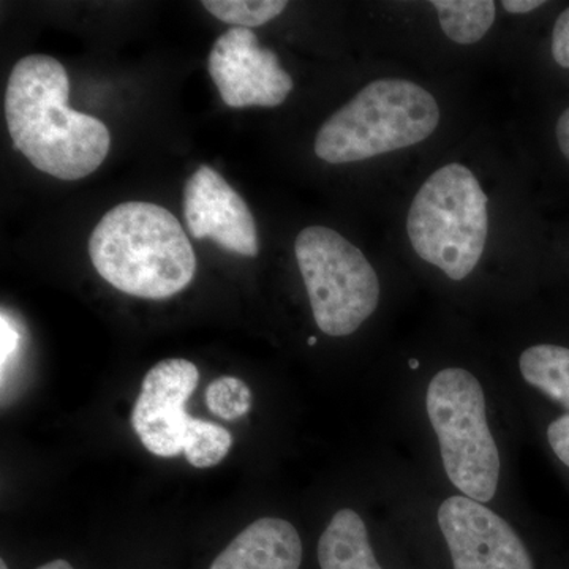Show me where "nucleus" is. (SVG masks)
<instances>
[{
    "instance_id": "nucleus-1",
    "label": "nucleus",
    "mask_w": 569,
    "mask_h": 569,
    "mask_svg": "<svg viewBox=\"0 0 569 569\" xmlns=\"http://www.w3.org/2000/svg\"><path fill=\"white\" fill-rule=\"evenodd\" d=\"M66 67L51 56H26L11 70L7 127L14 149L39 171L78 181L107 159L111 133L93 116L71 110Z\"/></svg>"
},
{
    "instance_id": "nucleus-2",
    "label": "nucleus",
    "mask_w": 569,
    "mask_h": 569,
    "mask_svg": "<svg viewBox=\"0 0 569 569\" xmlns=\"http://www.w3.org/2000/svg\"><path fill=\"white\" fill-rule=\"evenodd\" d=\"M100 276L122 293L167 299L197 272V257L181 222L159 204L129 201L104 213L89 239Z\"/></svg>"
},
{
    "instance_id": "nucleus-3",
    "label": "nucleus",
    "mask_w": 569,
    "mask_h": 569,
    "mask_svg": "<svg viewBox=\"0 0 569 569\" xmlns=\"http://www.w3.org/2000/svg\"><path fill=\"white\" fill-rule=\"evenodd\" d=\"M440 122L432 93L417 82H369L321 126L316 153L326 163L361 162L427 140Z\"/></svg>"
},
{
    "instance_id": "nucleus-4",
    "label": "nucleus",
    "mask_w": 569,
    "mask_h": 569,
    "mask_svg": "<svg viewBox=\"0 0 569 569\" xmlns=\"http://www.w3.org/2000/svg\"><path fill=\"white\" fill-rule=\"evenodd\" d=\"M488 203L477 176L463 164H445L422 183L408 211L415 252L449 279H467L488 241Z\"/></svg>"
},
{
    "instance_id": "nucleus-5",
    "label": "nucleus",
    "mask_w": 569,
    "mask_h": 569,
    "mask_svg": "<svg viewBox=\"0 0 569 569\" xmlns=\"http://www.w3.org/2000/svg\"><path fill=\"white\" fill-rule=\"evenodd\" d=\"M426 407L449 481L471 500H492L500 479V455L478 378L459 367L441 370L427 388Z\"/></svg>"
},
{
    "instance_id": "nucleus-6",
    "label": "nucleus",
    "mask_w": 569,
    "mask_h": 569,
    "mask_svg": "<svg viewBox=\"0 0 569 569\" xmlns=\"http://www.w3.org/2000/svg\"><path fill=\"white\" fill-rule=\"evenodd\" d=\"M295 253L320 331L331 337L358 331L380 301V280L365 253L326 227L305 228Z\"/></svg>"
},
{
    "instance_id": "nucleus-7",
    "label": "nucleus",
    "mask_w": 569,
    "mask_h": 569,
    "mask_svg": "<svg viewBox=\"0 0 569 569\" xmlns=\"http://www.w3.org/2000/svg\"><path fill=\"white\" fill-rule=\"evenodd\" d=\"M208 67L220 97L231 108L279 107L293 91V78L280 67L276 52L261 48L250 29L233 28L220 36Z\"/></svg>"
},
{
    "instance_id": "nucleus-8",
    "label": "nucleus",
    "mask_w": 569,
    "mask_h": 569,
    "mask_svg": "<svg viewBox=\"0 0 569 569\" xmlns=\"http://www.w3.org/2000/svg\"><path fill=\"white\" fill-rule=\"evenodd\" d=\"M438 526L455 569H533L522 539L485 503L449 497L438 509Z\"/></svg>"
},
{
    "instance_id": "nucleus-9",
    "label": "nucleus",
    "mask_w": 569,
    "mask_h": 569,
    "mask_svg": "<svg viewBox=\"0 0 569 569\" xmlns=\"http://www.w3.org/2000/svg\"><path fill=\"white\" fill-rule=\"evenodd\" d=\"M200 381V372L187 359H164L142 380L133 407L132 425L142 447L159 458L182 455L189 415L187 400Z\"/></svg>"
},
{
    "instance_id": "nucleus-10",
    "label": "nucleus",
    "mask_w": 569,
    "mask_h": 569,
    "mask_svg": "<svg viewBox=\"0 0 569 569\" xmlns=\"http://www.w3.org/2000/svg\"><path fill=\"white\" fill-rule=\"evenodd\" d=\"M183 216L197 239L211 238L228 252L257 257V223L249 206L211 167L198 168L183 189Z\"/></svg>"
},
{
    "instance_id": "nucleus-11",
    "label": "nucleus",
    "mask_w": 569,
    "mask_h": 569,
    "mask_svg": "<svg viewBox=\"0 0 569 569\" xmlns=\"http://www.w3.org/2000/svg\"><path fill=\"white\" fill-rule=\"evenodd\" d=\"M301 561L298 530L288 520L261 518L242 530L209 569H299Z\"/></svg>"
},
{
    "instance_id": "nucleus-12",
    "label": "nucleus",
    "mask_w": 569,
    "mask_h": 569,
    "mask_svg": "<svg viewBox=\"0 0 569 569\" xmlns=\"http://www.w3.org/2000/svg\"><path fill=\"white\" fill-rule=\"evenodd\" d=\"M321 569H383L370 546L361 516L353 509H340L332 516L318 542Z\"/></svg>"
},
{
    "instance_id": "nucleus-13",
    "label": "nucleus",
    "mask_w": 569,
    "mask_h": 569,
    "mask_svg": "<svg viewBox=\"0 0 569 569\" xmlns=\"http://www.w3.org/2000/svg\"><path fill=\"white\" fill-rule=\"evenodd\" d=\"M519 367L527 383L569 411V348L548 343L527 348Z\"/></svg>"
},
{
    "instance_id": "nucleus-14",
    "label": "nucleus",
    "mask_w": 569,
    "mask_h": 569,
    "mask_svg": "<svg viewBox=\"0 0 569 569\" xmlns=\"http://www.w3.org/2000/svg\"><path fill=\"white\" fill-rule=\"evenodd\" d=\"M430 3L438 11L441 31L455 43H477L496 21L492 0H433Z\"/></svg>"
},
{
    "instance_id": "nucleus-15",
    "label": "nucleus",
    "mask_w": 569,
    "mask_h": 569,
    "mask_svg": "<svg viewBox=\"0 0 569 569\" xmlns=\"http://www.w3.org/2000/svg\"><path fill=\"white\" fill-rule=\"evenodd\" d=\"M233 437L222 426L203 419L189 418L183 436V456L190 466L216 467L230 452Z\"/></svg>"
},
{
    "instance_id": "nucleus-16",
    "label": "nucleus",
    "mask_w": 569,
    "mask_h": 569,
    "mask_svg": "<svg viewBox=\"0 0 569 569\" xmlns=\"http://www.w3.org/2000/svg\"><path fill=\"white\" fill-rule=\"evenodd\" d=\"M204 9L217 20L236 28H260L288 7L284 0H204Z\"/></svg>"
},
{
    "instance_id": "nucleus-17",
    "label": "nucleus",
    "mask_w": 569,
    "mask_h": 569,
    "mask_svg": "<svg viewBox=\"0 0 569 569\" xmlns=\"http://www.w3.org/2000/svg\"><path fill=\"white\" fill-rule=\"evenodd\" d=\"M206 406L216 417L234 421L249 413L252 392L244 381L236 377H220L206 389Z\"/></svg>"
},
{
    "instance_id": "nucleus-18",
    "label": "nucleus",
    "mask_w": 569,
    "mask_h": 569,
    "mask_svg": "<svg viewBox=\"0 0 569 569\" xmlns=\"http://www.w3.org/2000/svg\"><path fill=\"white\" fill-rule=\"evenodd\" d=\"M552 58L563 69H569V7L561 11L552 32Z\"/></svg>"
},
{
    "instance_id": "nucleus-19",
    "label": "nucleus",
    "mask_w": 569,
    "mask_h": 569,
    "mask_svg": "<svg viewBox=\"0 0 569 569\" xmlns=\"http://www.w3.org/2000/svg\"><path fill=\"white\" fill-rule=\"evenodd\" d=\"M550 448L556 452L557 458L569 467V415L557 418L550 422L548 429Z\"/></svg>"
},
{
    "instance_id": "nucleus-20",
    "label": "nucleus",
    "mask_w": 569,
    "mask_h": 569,
    "mask_svg": "<svg viewBox=\"0 0 569 569\" xmlns=\"http://www.w3.org/2000/svg\"><path fill=\"white\" fill-rule=\"evenodd\" d=\"M0 359H2V373L6 372V366L9 365L11 356L20 346V332L11 325L7 313H2V325H0Z\"/></svg>"
},
{
    "instance_id": "nucleus-21",
    "label": "nucleus",
    "mask_w": 569,
    "mask_h": 569,
    "mask_svg": "<svg viewBox=\"0 0 569 569\" xmlns=\"http://www.w3.org/2000/svg\"><path fill=\"white\" fill-rule=\"evenodd\" d=\"M556 134L560 151L569 162V108L561 112L559 122H557Z\"/></svg>"
},
{
    "instance_id": "nucleus-22",
    "label": "nucleus",
    "mask_w": 569,
    "mask_h": 569,
    "mask_svg": "<svg viewBox=\"0 0 569 569\" xmlns=\"http://www.w3.org/2000/svg\"><path fill=\"white\" fill-rule=\"evenodd\" d=\"M501 6L509 13L523 14L539 9V7L545 6V2H541V0H503Z\"/></svg>"
},
{
    "instance_id": "nucleus-23",
    "label": "nucleus",
    "mask_w": 569,
    "mask_h": 569,
    "mask_svg": "<svg viewBox=\"0 0 569 569\" xmlns=\"http://www.w3.org/2000/svg\"><path fill=\"white\" fill-rule=\"evenodd\" d=\"M37 569H74L71 567L69 561L66 560H52L50 563L41 565L40 568Z\"/></svg>"
},
{
    "instance_id": "nucleus-24",
    "label": "nucleus",
    "mask_w": 569,
    "mask_h": 569,
    "mask_svg": "<svg viewBox=\"0 0 569 569\" xmlns=\"http://www.w3.org/2000/svg\"><path fill=\"white\" fill-rule=\"evenodd\" d=\"M410 367L411 369H418L419 362L417 361V359H411Z\"/></svg>"
},
{
    "instance_id": "nucleus-25",
    "label": "nucleus",
    "mask_w": 569,
    "mask_h": 569,
    "mask_svg": "<svg viewBox=\"0 0 569 569\" xmlns=\"http://www.w3.org/2000/svg\"><path fill=\"white\" fill-rule=\"evenodd\" d=\"M307 343H309V346H317V337H310Z\"/></svg>"
},
{
    "instance_id": "nucleus-26",
    "label": "nucleus",
    "mask_w": 569,
    "mask_h": 569,
    "mask_svg": "<svg viewBox=\"0 0 569 569\" xmlns=\"http://www.w3.org/2000/svg\"><path fill=\"white\" fill-rule=\"evenodd\" d=\"M0 569H9V567H7L6 560L0 561Z\"/></svg>"
}]
</instances>
